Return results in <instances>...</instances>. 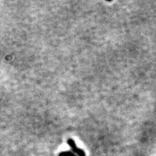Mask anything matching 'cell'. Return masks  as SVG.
Wrapping results in <instances>:
<instances>
[{"label": "cell", "mask_w": 156, "mask_h": 156, "mask_svg": "<svg viewBox=\"0 0 156 156\" xmlns=\"http://www.w3.org/2000/svg\"><path fill=\"white\" fill-rule=\"evenodd\" d=\"M67 143H68L69 147L72 148V150L74 152H75L78 156H85V153L84 150L77 147L76 143H75V142L72 139H68L67 140Z\"/></svg>", "instance_id": "obj_1"}, {"label": "cell", "mask_w": 156, "mask_h": 156, "mask_svg": "<svg viewBox=\"0 0 156 156\" xmlns=\"http://www.w3.org/2000/svg\"><path fill=\"white\" fill-rule=\"evenodd\" d=\"M59 156H76L75 154L71 151H66V152H62L59 154Z\"/></svg>", "instance_id": "obj_2"}]
</instances>
